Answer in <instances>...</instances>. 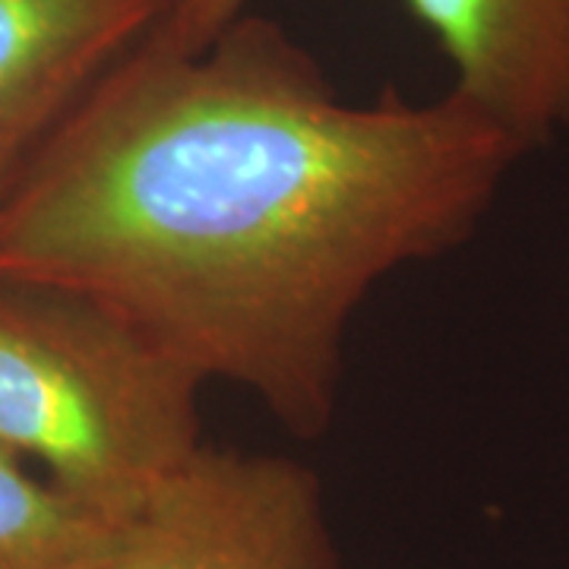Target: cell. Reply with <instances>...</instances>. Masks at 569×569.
<instances>
[{
	"instance_id": "cell-1",
	"label": "cell",
	"mask_w": 569,
	"mask_h": 569,
	"mask_svg": "<svg viewBox=\"0 0 569 569\" xmlns=\"http://www.w3.org/2000/svg\"><path fill=\"white\" fill-rule=\"evenodd\" d=\"M522 159L452 92L346 102L244 13L197 54L142 39L82 96L0 203V276L118 310L313 440L370 291L466 244Z\"/></svg>"
},
{
	"instance_id": "cell-6",
	"label": "cell",
	"mask_w": 569,
	"mask_h": 569,
	"mask_svg": "<svg viewBox=\"0 0 569 569\" xmlns=\"http://www.w3.org/2000/svg\"><path fill=\"white\" fill-rule=\"evenodd\" d=\"M114 531L0 447V569H104Z\"/></svg>"
},
{
	"instance_id": "cell-4",
	"label": "cell",
	"mask_w": 569,
	"mask_h": 569,
	"mask_svg": "<svg viewBox=\"0 0 569 569\" xmlns=\"http://www.w3.org/2000/svg\"><path fill=\"white\" fill-rule=\"evenodd\" d=\"M452 70L449 92L522 156L569 133V0H402Z\"/></svg>"
},
{
	"instance_id": "cell-7",
	"label": "cell",
	"mask_w": 569,
	"mask_h": 569,
	"mask_svg": "<svg viewBox=\"0 0 569 569\" xmlns=\"http://www.w3.org/2000/svg\"><path fill=\"white\" fill-rule=\"evenodd\" d=\"M247 3L250 0H168L162 20L146 41L171 54H197L244 17Z\"/></svg>"
},
{
	"instance_id": "cell-3",
	"label": "cell",
	"mask_w": 569,
	"mask_h": 569,
	"mask_svg": "<svg viewBox=\"0 0 569 569\" xmlns=\"http://www.w3.org/2000/svg\"><path fill=\"white\" fill-rule=\"evenodd\" d=\"M104 569H339L313 468L200 447L118 526Z\"/></svg>"
},
{
	"instance_id": "cell-2",
	"label": "cell",
	"mask_w": 569,
	"mask_h": 569,
	"mask_svg": "<svg viewBox=\"0 0 569 569\" xmlns=\"http://www.w3.org/2000/svg\"><path fill=\"white\" fill-rule=\"evenodd\" d=\"M203 387L118 310L0 276V447L111 526L203 447Z\"/></svg>"
},
{
	"instance_id": "cell-5",
	"label": "cell",
	"mask_w": 569,
	"mask_h": 569,
	"mask_svg": "<svg viewBox=\"0 0 569 569\" xmlns=\"http://www.w3.org/2000/svg\"><path fill=\"white\" fill-rule=\"evenodd\" d=\"M168 0H0V203Z\"/></svg>"
}]
</instances>
